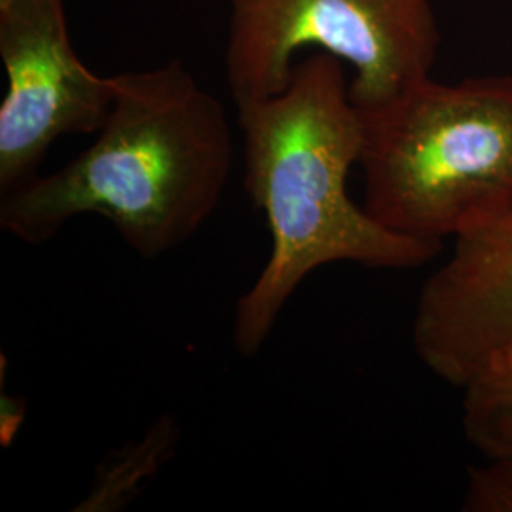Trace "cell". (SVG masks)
<instances>
[{
	"mask_svg": "<svg viewBox=\"0 0 512 512\" xmlns=\"http://www.w3.org/2000/svg\"><path fill=\"white\" fill-rule=\"evenodd\" d=\"M366 213L403 238L442 245L512 207V74L427 78L359 110Z\"/></svg>",
	"mask_w": 512,
	"mask_h": 512,
	"instance_id": "obj_3",
	"label": "cell"
},
{
	"mask_svg": "<svg viewBox=\"0 0 512 512\" xmlns=\"http://www.w3.org/2000/svg\"><path fill=\"white\" fill-rule=\"evenodd\" d=\"M243 186L272 234V251L234 310V348L253 357L287 302L315 270L351 262L372 270H410L442 245L403 238L351 200L363 120L349 95L344 63L315 50L296 61L287 88L238 107Z\"/></svg>",
	"mask_w": 512,
	"mask_h": 512,
	"instance_id": "obj_1",
	"label": "cell"
},
{
	"mask_svg": "<svg viewBox=\"0 0 512 512\" xmlns=\"http://www.w3.org/2000/svg\"><path fill=\"white\" fill-rule=\"evenodd\" d=\"M226 76L236 109L281 93L304 48L353 69L349 95L374 110L431 78L440 48L433 0H226Z\"/></svg>",
	"mask_w": 512,
	"mask_h": 512,
	"instance_id": "obj_4",
	"label": "cell"
},
{
	"mask_svg": "<svg viewBox=\"0 0 512 512\" xmlns=\"http://www.w3.org/2000/svg\"><path fill=\"white\" fill-rule=\"evenodd\" d=\"M465 512H512V458L473 467L463 492Z\"/></svg>",
	"mask_w": 512,
	"mask_h": 512,
	"instance_id": "obj_9",
	"label": "cell"
},
{
	"mask_svg": "<svg viewBox=\"0 0 512 512\" xmlns=\"http://www.w3.org/2000/svg\"><path fill=\"white\" fill-rule=\"evenodd\" d=\"M0 57L8 90L0 105V194L38 175L63 135L97 133L116 95L76 55L63 0H0Z\"/></svg>",
	"mask_w": 512,
	"mask_h": 512,
	"instance_id": "obj_5",
	"label": "cell"
},
{
	"mask_svg": "<svg viewBox=\"0 0 512 512\" xmlns=\"http://www.w3.org/2000/svg\"><path fill=\"white\" fill-rule=\"evenodd\" d=\"M114 80V103L92 145L0 194L4 234L42 245L69 220L99 215L152 260L183 247L215 215L234 165L224 105L179 59Z\"/></svg>",
	"mask_w": 512,
	"mask_h": 512,
	"instance_id": "obj_2",
	"label": "cell"
},
{
	"mask_svg": "<svg viewBox=\"0 0 512 512\" xmlns=\"http://www.w3.org/2000/svg\"><path fill=\"white\" fill-rule=\"evenodd\" d=\"M412 344L456 389L512 348V207L454 238L450 258L421 287Z\"/></svg>",
	"mask_w": 512,
	"mask_h": 512,
	"instance_id": "obj_6",
	"label": "cell"
},
{
	"mask_svg": "<svg viewBox=\"0 0 512 512\" xmlns=\"http://www.w3.org/2000/svg\"><path fill=\"white\" fill-rule=\"evenodd\" d=\"M177 442V425L165 416L141 442H133L101 465L92 492L78 511H118L141 492L145 480L154 475L171 456Z\"/></svg>",
	"mask_w": 512,
	"mask_h": 512,
	"instance_id": "obj_8",
	"label": "cell"
},
{
	"mask_svg": "<svg viewBox=\"0 0 512 512\" xmlns=\"http://www.w3.org/2000/svg\"><path fill=\"white\" fill-rule=\"evenodd\" d=\"M463 433L486 459L512 458V348L463 389Z\"/></svg>",
	"mask_w": 512,
	"mask_h": 512,
	"instance_id": "obj_7",
	"label": "cell"
}]
</instances>
